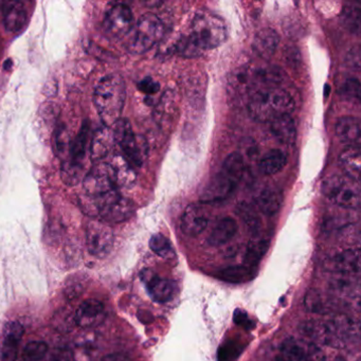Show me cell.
<instances>
[{
    "label": "cell",
    "mask_w": 361,
    "mask_h": 361,
    "mask_svg": "<svg viewBox=\"0 0 361 361\" xmlns=\"http://www.w3.org/2000/svg\"><path fill=\"white\" fill-rule=\"evenodd\" d=\"M86 246L90 255L103 259L114 246V232L105 221L92 219L86 226Z\"/></svg>",
    "instance_id": "cell-10"
},
{
    "label": "cell",
    "mask_w": 361,
    "mask_h": 361,
    "mask_svg": "<svg viewBox=\"0 0 361 361\" xmlns=\"http://www.w3.org/2000/svg\"><path fill=\"white\" fill-rule=\"evenodd\" d=\"M340 22L342 27L353 35H358L360 32L361 26V9L354 5L345 6L340 16Z\"/></svg>",
    "instance_id": "cell-34"
},
{
    "label": "cell",
    "mask_w": 361,
    "mask_h": 361,
    "mask_svg": "<svg viewBox=\"0 0 361 361\" xmlns=\"http://www.w3.org/2000/svg\"><path fill=\"white\" fill-rule=\"evenodd\" d=\"M71 359H73V352L64 346L54 348L48 357V361H71Z\"/></svg>",
    "instance_id": "cell-43"
},
{
    "label": "cell",
    "mask_w": 361,
    "mask_h": 361,
    "mask_svg": "<svg viewBox=\"0 0 361 361\" xmlns=\"http://www.w3.org/2000/svg\"><path fill=\"white\" fill-rule=\"evenodd\" d=\"M24 327L20 322H9L4 329L1 360L16 361L18 345L24 336Z\"/></svg>",
    "instance_id": "cell-17"
},
{
    "label": "cell",
    "mask_w": 361,
    "mask_h": 361,
    "mask_svg": "<svg viewBox=\"0 0 361 361\" xmlns=\"http://www.w3.org/2000/svg\"><path fill=\"white\" fill-rule=\"evenodd\" d=\"M279 43H280V37L278 33L272 29L265 28L255 35L252 48L259 58L268 60L274 56Z\"/></svg>",
    "instance_id": "cell-20"
},
{
    "label": "cell",
    "mask_w": 361,
    "mask_h": 361,
    "mask_svg": "<svg viewBox=\"0 0 361 361\" xmlns=\"http://www.w3.org/2000/svg\"><path fill=\"white\" fill-rule=\"evenodd\" d=\"M27 22V11L24 4L9 1L4 6V25L9 32H18L24 28Z\"/></svg>",
    "instance_id": "cell-22"
},
{
    "label": "cell",
    "mask_w": 361,
    "mask_h": 361,
    "mask_svg": "<svg viewBox=\"0 0 361 361\" xmlns=\"http://www.w3.org/2000/svg\"><path fill=\"white\" fill-rule=\"evenodd\" d=\"M238 232V224L232 217H224L215 225L209 236V244L221 246L231 240Z\"/></svg>",
    "instance_id": "cell-26"
},
{
    "label": "cell",
    "mask_w": 361,
    "mask_h": 361,
    "mask_svg": "<svg viewBox=\"0 0 361 361\" xmlns=\"http://www.w3.org/2000/svg\"><path fill=\"white\" fill-rule=\"evenodd\" d=\"M270 130L274 138L284 145H293L297 138V128L290 115L282 116L270 122Z\"/></svg>",
    "instance_id": "cell-23"
},
{
    "label": "cell",
    "mask_w": 361,
    "mask_h": 361,
    "mask_svg": "<svg viewBox=\"0 0 361 361\" xmlns=\"http://www.w3.org/2000/svg\"><path fill=\"white\" fill-rule=\"evenodd\" d=\"M323 193L337 206L345 209H357L360 206L359 181L348 176L329 177L322 185Z\"/></svg>",
    "instance_id": "cell-6"
},
{
    "label": "cell",
    "mask_w": 361,
    "mask_h": 361,
    "mask_svg": "<svg viewBox=\"0 0 361 361\" xmlns=\"http://www.w3.org/2000/svg\"><path fill=\"white\" fill-rule=\"evenodd\" d=\"M282 191L276 187H267L259 193L257 198V206L262 213L268 216L279 212L283 204Z\"/></svg>",
    "instance_id": "cell-25"
},
{
    "label": "cell",
    "mask_w": 361,
    "mask_h": 361,
    "mask_svg": "<svg viewBox=\"0 0 361 361\" xmlns=\"http://www.w3.org/2000/svg\"><path fill=\"white\" fill-rule=\"evenodd\" d=\"M335 134L340 142L352 147L360 140V122L354 117L340 118L335 126Z\"/></svg>",
    "instance_id": "cell-24"
},
{
    "label": "cell",
    "mask_w": 361,
    "mask_h": 361,
    "mask_svg": "<svg viewBox=\"0 0 361 361\" xmlns=\"http://www.w3.org/2000/svg\"><path fill=\"white\" fill-rule=\"evenodd\" d=\"M101 361H130V358L126 355L115 353V354H109L103 357Z\"/></svg>",
    "instance_id": "cell-46"
},
{
    "label": "cell",
    "mask_w": 361,
    "mask_h": 361,
    "mask_svg": "<svg viewBox=\"0 0 361 361\" xmlns=\"http://www.w3.org/2000/svg\"><path fill=\"white\" fill-rule=\"evenodd\" d=\"M113 169L116 185L118 188H130L136 183L137 175L134 166L122 155H114L109 162Z\"/></svg>",
    "instance_id": "cell-21"
},
{
    "label": "cell",
    "mask_w": 361,
    "mask_h": 361,
    "mask_svg": "<svg viewBox=\"0 0 361 361\" xmlns=\"http://www.w3.org/2000/svg\"><path fill=\"white\" fill-rule=\"evenodd\" d=\"M238 213L250 231H252L253 233H257L259 231V217L255 207L247 204V202H242L238 206Z\"/></svg>",
    "instance_id": "cell-37"
},
{
    "label": "cell",
    "mask_w": 361,
    "mask_h": 361,
    "mask_svg": "<svg viewBox=\"0 0 361 361\" xmlns=\"http://www.w3.org/2000/svg\"><path fill=\"white\" fill-rule=\"evenodd\" d=\"M9 65H10V66H11V65H12L11 60H8L7 62L5 63V65H4V67H5L6 71H8V69L10 68Z\"/></svg>",
    "instance_id": "cell-47"
},
{
    "label": "cell",
    "mask_w": 361,
    "mask_h": 361,
    "mask_svg": "<svg viewBox=\"0 0 361 361\" xmlns=\"http://www.w3.org/2000/svg\"><path fill=\"white\" fill-rule=\"evenodd\" d=\"M85 168L86 166L71 164L65 160L63 161L62 168H61V177L67 185H75L85 177Z\"/></svg>",
    "instance_id": "cell-36"
},
{
    "label": "cell",
    "mask_w": 361,
    "mask_h": 361,
    "mask_svg": "<svg viewBox=\"0 0 361 361\" xmlns=\"http://www.w3.org/2000/svg\"><path fill=\"white\" fill-rule=\"evenodd\" d=\"M227 27L219 16L207 10H200L194 16L190 37L200 50L214 49L227 39Z\"/></svg>",
    "instance_id": "cell-3"
},
{
    "label": "cell",
    "mask_w": 361,
    "mask_h": 361,
    "mask_svg": "<svg viewBox=\"0 0 361 361\" xmlns=\"http://www.w3.org/2000/svg\"><path fill=\"white\" fill-rule=\"evenodd\" d=\"M113 126L111 130H113L115 143L119 145L120 149L123 153L122 156L134 168L142 166L143 162L147 159V152H149L145 139L135 134L128 120H118Z\"/></svg>",
    "instance_id": "cell-4"
},
{
    "label": "cell",
    "mask_w": 361,
    "mask_h": 361,
    "mask_svg": "<svg viewBox=\"0 0 361 361\" xmlns=\"http://www.w3.org/2000/svg\"><path fill=\"white\" fill-rule=\"evenodd\" d=\"M86 194L92 197H100L109 192L118 190L113 169L109 162H98L86 173L83 179Z\"/></svg>",
    "instance_id": "cell-9"
},
{
    "label": "cell",
    "mask_w": 361,
    "mask_h": 361,
    "mask_svg": "<svg viewBox=\"0 0 361 361\" xmlns=\"http://www.w3.org/2000/svg\"><path fill=\"white\" fill-rule=\"evenodd\" d=\"M301 333L310 341L317 345L329 346L333 348H342L346 345L345 340L342 338L334 324L333 320H308L302 323Z\"/></svg>",
    "instance_id": "cell-8"
},
{
    "label": "cell",
    "mask_w": 361,
    "mask_h": 361,
    "mask_svg": "<svg viewBox=\"0 0 361 361\" xmlns=\"http://www.w3.org/2000/svg\"><path fill=\"white\" fill-rule=\"evenodd\" d=\"M106 318L104 305L96 299H87L80 304L75 312V324L82 329L98 326Z\"/></svg>",
    "instance_id": "cell-14"
},
{
    "label": "cell",
    "mask_w": 361,
    "mask_h": 361,
    "mask_svg": "<svg viewBox=\"0 0 361 361\" xmlns=\"http://www.w3.org/2000/svg\"><path fill=\"white\" fill-rule=\"evenodd\" d=\"M164 35V27L160 18L153 13H145L139 18L128 44L133 54H142L157 45Z\"/></svg>",
    "instance_id": "cell-5"
},
{
    "label": "cell",
    "mask_w": 361,
    "mask_h": 361,
    "mask_svg": "<svg viewBox=\"0 0 361 361\" xmlns=\"http://www.w3.org/2000/svg\"><path fill=\"white\" fill-rule=\"evenodd\" d=\"M221 171L225 172L230 178L233 179L236 183H240L244 174V159L242 155L238 153L230 154L224 161Z\"/></svg>",
    "instance_id": "cell-35"
},
{
    "label": "cell",
    "mask_w": 361,
    "mask_h": 361,
    "mask_svg": "<svg viewBox=\"0 0 361 361\" xmlns=\"http://www.w3.org/2000/svg\"><path fill=\"white\" fill-rule=\"evenodd\" d=\"M88 137H90V122L84 121L77 138L73 141L71 154H69L67 161L71 164L86 166V151H87ZM65 161V160H64Z\"/></svg>",
    "instance_id": "cell-28"
},
{
    "label": "cell",
    "mask_w": 361,
    "mask_h": 361,
    "mask_svg": "<svg viewBox=\"0 0 361 361\" xmlns=\"http://www.w3.org/2000/svg\"><path fill=\"white\" fill-rule=\"evenodd\" d=\"M286 164L287 156L284 152L281 149H271L259 161V171L264 175L271 176L281 172Z\"/></svg>",
    "instance_id": "cell-29"
},
{
    "label": "cell",
    "mask_w": 361,
    "mask_h": 361,
    "mask_svg": "<svg viewBox=\"0 0 361 361\" xmlns=\"http://www.w3.org/2000/svg\"><path fill=\"white\" fill-rule=\"evenodd\" d=\"M327 267L336 274H358L360 270V252L358 249H348L334 255Z\"/></svg>",
    "instance_id": "cell-16"
},
{
    "label": "cell",
    "mask_w": 361,
    "mask_h": 361,
    "mask_svg": "<svg viewBox=\"0 0 361 361\" xmlns=\"http://www.w3.org/2000/svg\"><path fill=\"white\" fill-rule=\"evenodd\" d=\"M140 276L154 301L166 303L172 299L175 293V283L173 281L160 278L149 269L143 270Z\"/></svg>",
    "instance_id": "cell-15"
},
{
    "label": "cell",
    "mask_w": 361,
    "mask_h": 361,
    "mask_svg": "<svg viewBox=\"0 0 361 361\" xmlns=\"http://www.w3.org/2000/svg\"><path fill=\"white\" fill-rule=\"evenodd\" d=\"M331 288L346 297L355 298L359 295V282L355 280V274H336L331 283Z\"/></svg>",
    "instance_id": "cell-32"
},
{
    "label": "cell",
    "mask_w": 361,
    "mask_h": 361,
    "mask_svg": "<svg viewBox=\"0 0 361 361\" xmlns=\"http://www.w3.org/2000/svg\"><path fill=\"white\" fill-rule=\"evenodd\" d=\"M126 98V82L117 73L103 78L94 94V102L104 126H113L121 119Z\"/></svg>",
    "instance_id": "cell-1"
},
{
    "label": "cell",
    "mask_w": 361,
    "mask_h": 361,
    "mask_svg": "<svg viewBox=\"0 0 361 361\" xmlns=\"http://www.w3.org/2000/svg\"><path fill=\"white\" fill-rule=\"evenodd\" d=\"M269 248V240L266 238H257L250 240L245 255V263L249 267H255L266 255Z\"/></svg>",
    "instance_id": "cell-33"
},
{
    "label": "cell",
    "mask_w": 361,
    "mask_h": 361,
    "mask_svg": "<svg viewBox=\"0 0 361 361\" xmlns=\"http://www.w3.org/2000/svg\"><path fill=\"white\" fill-rule=\"evenodd\" d=\"M252 267L247 265L230 266L221 270L217 274L221 280L226 281L228 283H245L248 282L253 276Z\"/></svg>",
    "instance_id": "cell-31"
},
{
    "label": "cell",
    "mask_w": 361,
    "mask_h": 361,
    "mask_svg": "<svg viewBox=\"0 0 361 361\" xmlns=\"http://www.w3.org/2000/svg\"><path fill=\"white\" fill-rule=\"evenodd\" d=\"M47 353V343L44 341H31L25 346L20 361H41Z\"/></svg>",
    "instance_id": "cell-39"
},
{
    "label": "cell",
    "mask_w": 361,
    "mask_h": 361,
    "mask_svg": "<svg viewBox=\"0 0 361 361\" xmlns=\"http://www.w3.org/2000/svg\"><path fill=\"white\" fill-rule=\"evenodd\" d=\"M149 247L156 255L164 257V259H170V257L175 255L174 248H173L170 240L166 236L162 235L161 233H157L152 236L151 240H149Z\"/></svg>",
    "instance_id": "cell-38"
},
{
    "label": "cell",
    "mask_w": 361,
    "mask_h": 361,
    "mask_svg": "<svg viewBox=\"0 0 361 361\" xmlns=\"http://www.w3.org/2000/svg\"><path fill=\"white\" fill-rule=\"evenodd\" d=\"M71 145H73V140H71L68 130L65 126H60L58 134H56V147H58V152L60 153L63 161L68 158Z\"/></svg>",
    "instance_id": "cell-41"
},
{
    "label": "cell",
    "mask_w": 361,
    "mask_h": 361,
    "mask_svg": "<svg viewBox=\"0 0 361 361\" xmlns=\"http://www.w3.org/2000/svg\"><path fill=\"white\" fill-rule=\"evenodd\" d=\"M279 361H326L319 345L307 339L289 338L283 342Z\"/></svg>",
    "instance_id": "cell-11"
},
{
    "label": "cell",
    "mask_w": 361,
    "mask_h": 361,
    "mask_svg": "<svg viewBox=\"0 0 361 361\" xmlns=\"http://www.w3.org/2000/svg\"><path fill=\"white\" fill-rule=\"evenodd\" d=\"M115 143L113 130L109 126L100 128L94 132L90 145V156L94 161H100L111 153V147Z\"/></svg>",
    "instance_id": "cell-19"
},
{
    "label": "cell",
    "mask_w": 361,
    "mask_h": 361,
    "mask_svg": "<svg viewBox=\"0 0 361 361\" xmlns=\"http://www.w3.org/2000/svg\"><path fill=\"white\" fill-rule=\"evenodd\" d=\"M340 94L345 98L358 100L359 97H360V83H359L358 80L348 79L342 85Z\"/></svg>",
    "instance_id": "cell-42"
},
{
    "label": "cell",
    "mask_w": 361,
    "mask_h": 361,
    "mask_svg": "<svg viewBox=\"0 0 361 361\" xmlns=\"http://www.w3.org/2000/svg\"><path fill=\"white\" fill-rule=\"evenodd\" d=\"M360 56H359V50H356V51L350 52V56L348 58V62L350 63V66L355 69H359L360 67Z\"/></svg>",
    "instance_id": "cell-45"
},
{
    "label": "cell",
    "mask_w": 361,
    "mask_h": 361,
    "mask_svg": "<svg viewBox=\"0 0 361 361\" xmlns=\"http://www.w3.org/2000/svg\"><path fill=\"white\" fill-rule=\"evenodd\" d=\"M236 185L238 183L233 179L230 178L225 172L221 171L204 185L200 193V202L209 204V202L224 200L234 191Z\"/></svg>",
    "instance_id": "cell-13"
},
{
    "label": "cell",
    "mask_w": 361,
    "mask_h": 361,
    "mask_svg": "<svg viewBox=\"0 0 361 361\" xmlns=\"http://www.w3.org/2000/svg\"><path fill=\"white\" fill-rule=\"evenodd\" d=\"M334 299L319 290H310L305 297V306L310 312L316 314H327L333 310Z\"/></svg>",
    "instance_id": "cell-30"
},
{
    "label": "cell",
    "mask_w": 361,
    "mask_h": 361,
    "mask_svg": "<svg viewBox=\"0 0 361 361\" xmlns=\"http://www.w3.org/2000/svg\"><path fill=\"white\" fill-rule=\"evenodd\" d=\"M138 88L143 94L147 96H153L159 92V84L156 83L152 78H145L138 84Z\"/></svg>",
    "instance_id": "cell-44"
},
{
    "label": "cell",
    "mask_w": 361,
    "mask_h": 361,
    "mask_svg": "<svg viewBox=\"0 0 361 361\" xmlns=\"http://www.w3.org/2000/svg\"><path fill=\"white\" fill-rule=\"evenodd\" d=\"M339 164L345 176L359 181L360 178L361 156L358 147H346L339 157Z\"/></svg>",
    "instance_id": "cell-27"
},
{
    "label": "cell",
    "mask_w": 361,
    "mask_h": 361,
    "mask_svg": "<svg viewBox=\"0 0 361 361\" xmlns=\"http://www.w3.org/2000/svg\"><path fill=\"white\" fill-rule=\"evenodd\" d=\"M96 198L98 216L105 223H122L134 215V202L123 197L118 190Z\"/></svg>",
    "instance_id": "cell-7"
},
{
    "label": "cell",
    "mask_w": 361,
    "mask_h": 361,
    "mask_svg": "<svg viewBox=\"0 0 361 361\" xmlns=\"http://www.w3.org/2000/svg\"><path fill=\"white\" fill-rule=\"evenodd\" d=\"M209 219L204 211L197 204H190L181 219V230L188 236H197L204 231Z\"/></svg>",
    "instance_id": "cell-18"
},
{
    "label": "cell",
    "mask_w": 361,
    "mask_h": 361,
    "mask_svg": "<svg viewBox=\"0 0 361 361\" xmlns=\"http://www.w3.org/2000/svg\"><path fill=\"white\" fill-rule=\"evenodd\" d=\"M175 49H176L179 56H185V58H195V56H200L202 52V50L197 47V45L194 43L190 35L180 37L177 41Z\"/></svg>",
    "instance_id": "cell-40"
},
{
    "label": "cell",
    "mask_w": 361,
    "mask_h": 361,
    "mask_svg": "<svg viewBox=\"0 0 361 361\" xmlns=\"http://www.w3.org/2000/svg\"><path fill=\"white\" fill-rule=\"evenodd\" d=\"M134 16L132 10L124 4H116L105 12L103 27L107 35L115 39H122L133 30Z\"/></svg>",
    "instance_id": "cell-12"
},
{
    "label": "cell",
    "mask_w": 361,
    "mask_h": 361,
    "mask_svg": "<svg viewBox=\"0 0 361 361\" xmlns=\"http://www.w3.org/2000/svg\"><path fill=\"white\" fill-rule=\"evenodd\" d=\"M293 106L290 94L280 86L259 88L249 96V114L259 122L270 123L276 118L290 115Z\"/></svg>",
    "instance_id": "cell-2"
}]
</instances>
